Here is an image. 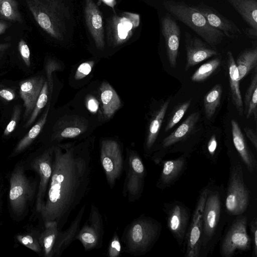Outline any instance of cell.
Segmentation results:
<instances>
[{"mask_svg": "<svg viewBox=\"0 0 257 257\" xmlns=\"http://www.w3.org/2000/svg\"><path fill=\"white\" fill-rule=\"evenodd\" d=\"M93 61H89L81 64L77 68L75 74L76 80H80L88 75L94 66Z\"/></svg>", "mask_w": 257, "mask_h": 257, "instance_id": "obj_42", "label": "cell"}, {"mask_svg": "<svg viewBox=\"0 0 257 257\" xmlns=\"http://www.w3.org/2000/svg\"><path fill=\"white\" fill-rule=\"evenodd\" d=\"M18 49L25 64L27 67H30L31 65L30 51L29 46L24 40L22 39L20 41L18 44Z\"/></svg>", "mask_w": 257, "mask_h": 257, "instance_id": "obj_44", "label": "cell"}, {"mask_svg": "<svg viewBox=\"0 0 257 257\" xmlns=\"http://www.w3.org/2000/svg\"><path fill=\"white\" fill-rule=\"evenodd\" d=\"M163 5L171 15L189 27L212 48L223 40L224 34L211 26L200 13L187 4L165 0Z\"/></svg>", "mask_w": 257, "mask_h": 257, "instance_id": "obj_4", "label": "cell"}, {"mask_svg": "<svg viewBox=\"0 0 257 257\" xmlns=\"http://www.w3.org/2000/svg\"><path fill=\"white\" fill-rule=\"evenodd\" d=\"M250 238L252 246V257H257V219L253 218L249 223Z\"/></svg>", "mask_w": 257, "mask_h": 257, "instance_id": "obj_43", "label": "cell"}, {"mask_svg": "<svg viewBox=\"0 0 257 257\" xmlns=\"http://www.w3.org/2000/svg\"><path fill=\"white\" fill-rule=\"evenodd\" d=\"M226 55L230 96L238 113L242 116L244 108L239 88L240 80L238 70L232 52L228 51Z\"/></svg>", "mask_w": 257, "mask_h": 257, "instance_id": "obj_25", "label": "cell"}, {"mask_svg": "<svg viewBox=\"0 0 257 257\" xmlns=\"http://www.w3.org/2000/svg\"><path fill=\"white\" fill-rule=\"evenodd\" d=\"M6 46H7V45H4V44L0 45V51L2 49H4Z\"/></svg>", "mask_w": 257, "mask_h": 257, "instance_id": "obj_50", "label": "cell"}, {"mask_svg": "<svg viewBox=\"0 0 257 257\" xmlns=\"http://www.w3.org/2000/svg\"><path fill=\"white\" fill-rule=\"evenodd\" d=\"M222 93L221 84H216L204 97L203 103L205 115L210 119L220 104Z\"/></svg>", "mask_w": 257, "mask_h": 257, "instance_id": "obj_33", "label": "cell"}, {"mask_svg": "<svg viewBox=\"0 0 257 257\" xmlns=\"http://www.w3.org/2000/svg\"><path fill=\"white\" fill-rule=\"evenodd\" d=\"M125 176L122 194L129 202H135L143 192L146 169L141 157L136 152L129 150L124 160Z\"/></svg>", "mask_w": 257, "mask_h": 257, "instance_id": "obj_9", "label": "cell"}, {"mask_svg": "<svg viewBox=\"0 0 257 257\" xmlns=\"http://www.w3.org/2000/svg\"><path fill=\"white\" fill-rule=\"evenodd\" d=\"M100 161L108 185L112 189L124 167L123 153L117 142L110 139L101 142Z\"/></svg>", "mask_w": 257, "mask_h": 257, "instance_id": "obj_10", "label": "cell"}, {"mask_svg": "<svg viewBox=\"0 0 257 257\" xmlns=\"http://www.w3.org/2000/svg\"><path fill=\"white\" fill-rule=\"evenodd\" d=\"M16 237L21 244L36 252L39 253L42 250L39 237L37 238L30 234L18 235Z\"/></svg>", "mask_w": 257, "mask_h": 257, "instance_id": "obj_38", "label": "cell"}, {"mask_svg": "<svg viewBox=\"0 0 257 257\" xmlns=\"http://www.w3.org/2000/svg\"><path fill=\"white\" fill-rule=\"evenodd\" d=\"M224 194L223 185H217L215 182L208 191L203 213L200 257L211 253L220 239L227 216L224 207Z\"/></svg>", "mask_w": 257, "mask_h": 257, "instance_id": "obj_2", "label": "cell"}, {"mask_svg": "<svg viewBox=\"0 0 257 257\" xmlns=\"http://www.w3.org/2000/svg\"><path fill=\"white\" fill-rule=\"evenodd\" d=\"M139 14L123 12L110 16L107 20V36L108 44L113 46L127 41L140 25Z\"/></svg>", "mask_w": 257, "mask_h": 257, "instance_id": "obj_12", "label": "cell"}, {"mask_svg": "<svg viewBox=\"0 0 257 257\" xmlns=\"http://www.w3.org/2000/svg\"><path fill=\"white\" fill-rule=\"evenodd\" d=\"M249 28L257 32L256 0H227Z\"/></svg>", "mask_w": 257, "mask_h": 257, "instance_id": "obj_27", "label": "cell"}, {"mask_svg": "<svg viewBox=\"0 0 257 257\" xmlns=\"http://www.w3.org/2000/svg\"><path fill=\"white\" fill-rule=\"evenodd\" d=\"M86 206L85 204L81 207L67 229L63 231L61 229L58 230L53 250V257L60 256L70 244L75 240L76 235L79 230L81 220L86 210Z\"/></svg>", "mask_w": 257, "mask_h": 257, "instance_id": "obj_23", "label": "cell"}, {"mask_svg": "<svg viewBox=\"0 0 257 257\" xmlns=\"http://www.w3.org/2000/svg\"><path fill=\"white\" fill-rule=\"evenodd\" d=\"M0 15L10 21L22 22L18 4L15 0H1Z\"/></svg>", "mask_w": 257, "mask_h": 257, "instance_id": "obj_36", "label": "cell"}, {"mask_svg": "<svg viewBox=\"0 0 257 257\" xmlns=\"http://www.w3.org/2000/svg\"><path fill=\"white\" fill-rule=\"evenodd\" d=\"M191 7L200 13L211 26L221 31L225 36L235 39L241 35L239 28L233 22L222 15L213 7L203 3Z\"/></svg>", "mask_w": 257, "mask_h": 257, "instance_id": "obj_17", "label": "cell"}, {"mask_svg": "<svg viewBox=\"0 0 257 257\" xmlns=\"http://www.w3.org/2000/svg\"><path fill=\"white\" fill-rule=\"evenodd\" d=\"M87 127V122L79 117H70L66 120L59 121L53 130L51 140L59 141L64 139L76 138L83 133Z\"/></svg>", "mask_w": 257, "mask_h": 257, "instance_id": "obj_24", "label": "cell"}, {"mask_svg": "<svg viewBox=\"0 0 257 257\" xmlns=\"http://www.w3.org/2000/svg\"><path fill=\"white\" fill-rule=\"evenodd\" d=\"M21 113V107L18 105L16 106L14 109L11 119L4 130V135L5 136L10 135L14 131L19 119Z\"/></svg>", "mask_w": 257, "mask_h": 257, "instance_id": "obj_41", "label": "cell"}, {"mask_svg": "<svg viewBox=\"0 0 257 257\" xmlns=\"http://www.w3.org/2000/svg\"><path fill=\"white\" fill-rule=\"evenodd\" d=\"M48 84L47 81L45 80L35 107L24 126L25 128L29 127L34 123L42 109L46 105L48 99Z\"/></svg>", "mask_w": 257, "mask_h": 257, "instance_id": "obj_35", "label": "cell"}, {"mask_svg": "<svg viewBox=\"0 0 257 257\" xmlns=\"http://www.w3.org/2000/svg\"><path fill=\"white\" fill-rule=\"evenodd\" d=\"M104 234L103 221L98 208L91 204L89 216L76 235L85 251L98 249L102 246Z\"/></svg>", "mask_w": 257, "mask_h": 257, "instance_id": "obj_13", "label": "cell"}, {"mask_svg": "<svg viewBox=\"0 0 257 257\" xmlns=\"http://www.w3.org/2000/svg\"><path fill=\"white\" fill-rule=\"evenodd\" d=\"M121 244L119 235L115 231L111 238L107 249V255L109 257H118L121 253Z\"/></svg>", "mask_w": 257, "mask_h": 257, "instance_id": "obj_39", "label": "cell"}, {"mask_svg": "<svg viewBox=\"0 0 257 257\" xmlns=\"http://www.w3.org/2000/svg\"><path fill=\"white\" fill-rule=\"evenodd\" d=\"M215 182V180L210 179L199 192L193 213L191 217L185 242L182 249L185 257H200L205 203L209 188Z\"/></svg>", "mask_w": 257, "mask_h": 257, "instance_id": "obj_7", "label": "cell"}, {"mask_svg": "<svg viewBox=\"0 0 257 257\" xmlns=\"http://www.w3.org/2000/svg\"><path fill=\"white\" fill-rule=\"evenodd\" d=\"M94 166L88 149L71 144L53 146L52 175L39 212L44 223L55 221L63 228L88 192Z\"/></svg>", "mask_w": 257, "mask_h": 257, "instance_id": "obj_1", "label": "cell"}, {"mask_svg": "<svg viewBox=\"0 0 257 257\" xmlns=\"http://www.w3.org/2000/svg\"><path fill=\"white\" fill-rule=\"evenodd\" d=\"M170 102V98L164 101L152 117L148 129L145 145L146 157H150L153 153L161 125Z\"/></svg>", "mask_w": 257, "mask_h": 257, "instance_id": "obj_26", "label": "cell"}, {"mask_svg": "<svg viewBox=\"0 0 257 257\" xmlns=\"http://www.w3.org/2000/svg\"><path fill=\"white\" fill-rule=\"evenodd\" d=\"M86 25L98 49L104 46V35L101 13L93 0H84Z\"/></svg>", "mask_w": 257, "mask_h": 257, "instance_id": "obj_20", "label": "cell"}, {"mask_svg": "<svg viewBox=\"0 0 257 257\" xmlns=\"http://www.w3.org/2000/svg\"><path fill=\"white\" fill-rule=\"evenodd\" d=\"M88 109L92 112H96L98 108V103L95 98L90 97L87 102Z\"/></svg>", "mask_w": 257, "mask_h": 257, "instance_id": "obj_47", "label": "cell"}, {"mask_svg": "<svg viewBox=\"0 0 257 257\" xmlns=\"http://www.w3.org/2000/svg\"><path fill=\"white\" fill-rule=\"evenodd\" d=\"M15 93L11 89L4 88L0 89V97L8 101L13 100L15 98Z\"/></svg>", "mask_w": 257, "mask_h": 257, "instance_id": "obj_46", "label": "cell"}, {"mask_svg": "<svg viewBox=\"0 0 257 257\" xmlns=\"http://www.w3.org/2000/svg\"><path fill=\"white\" fill-rule=\"evenodd\" d=\"M221 60L216 57L201 65L192 74L191 79L194 82H201L207 79L219 67Z\"/></svg>", "mask_w": 257, "mask_h": 257, "instance_id": "obj_34", "label": "cell"}, {"mask_svg": "<svg viewBox=\"0 0 257 257\" xmlns=\"http://www.w3.org/2000/svg\"><path fill=\"white\" fill-rule=\"evenodd\" d=\"M247 218L243 214L235 217L223 234L219 246L222 257H231L239 251H247L251 240L247 231Z\"/></svg>", "mask_w": 257, "mask_h": 257, "instance_id": "obj_8", "label": "cell"}, {"mask_svg": "<svg viewBox=\"0 0 257 257\" xmlns=\"http://www.w3.org/2000/svg\"><path fill=\"white\" fill-rule=\"evenodd\" d=\"M9 199L13 211L22 214L31 199L33 188L21 166L15 168L10 177Z\"/></svg>", "mask_w": 257, "mask_h": 257, "instance_id": "obj_14", "label": "cell"}, {"mask_svg": "<svg viewBox=\"0 0 257 257\" xmlns=\"http://www.w3.org/2000/svg\"><path fill=\"white\" fill-rule=\"evenodd\" d=\"M189 157V154L184 153L174 159L163 160L160 164L162 169L156 187L164 190L174 185L186 170Z\"/></svg>", "mask_w": 257, "mask_h": 257, "instance_id": "obj_16", "label": "cell"}, {"mask_svg": "<svg viewBox=\"0 0 257 257\" xmlns=\"http://www.w3.org/2000/svg\"><path fill=\"white\" fill-rule=\"evenodd\" d=\"M105 5L114 9L116 5V0H101Z\"/></svg>", "mask_w": 257, "mask_h": 257, "instance_id": "obj_48", "label": "cell"}, {"mask_svg": "<svg viewBox=\"0 0 257 257\" xmlns=\"http://www.w3.org/2000/svg\"><path fill=\"white\" fill-rule=\"evenodd\" d=\"M50 103L38 121L31 127L29 132L21 139L16 146L14 153L17 155L28 148L37 138L43 128L47 118Z\"/></svg>", "mask_w": 257, "mask_h": 257, "instance_id": "obj_32", "label": "cell"}, {"mask_svg": "<svg viewBox=\"0 0 257 257\" xmlns=\"http://www.w3.org/2000/svg\"><path fill=\"white\" fill-rule=\"evenodd\" d=\"M191 104V100H188L177 105L168 120L165 128V132H168L177 124L182 118Z\"/></svg>", "mask_w": 257, "mask_h": 257, "instance_id": "obj_37", "label": "cell"}, {"mask_svg": "<svg viewBox=\"0 0 257 257\" xmlns=\"http://www.w3.org/2000/svg\"><path fill=\"white\" fill-rule=\"evenodd\" d=\"M167 227L182 250L191 217L190 209L183 202L174 200L163 204Z\"/></svg>", "mask_w": 257, "mask_h": 257, "instance_id": "obj_11", "label": "cell"}, {"mask_svg": "<svg viewBox=\"0 0 257 257\" xmlns=\"http://www.w3.org/2000/svg\"><path fill=\"white\" fill-rule=\"evenodd\" d=\"M61 66L59 64L53 60H49L45 65V70L47 78L49 90L51 95L53 89V82L52 77V72L60 70Z\"/></svg>", "mask_w": 257, "mask_h": 257, "instance_id": "obj_40", "label": "cell"}, {"mask_svg": "<svg viewBox=\"0 0 257 257\" xmlns=\"http://www.w3.org/2000/svg\"><path fill=\"white\" fill-rule=\"evenodd\" d=\"M231 133L234 147L242 164L249 173L255 174L257 169L256 159L248 147L237 122L231 120Z\"/></svg>", "mask_w": 257, "mask_h": 257, "instance_id": "obj_22", "label": "cell"}, {"mask_svg": "<svg viewBox=\"0 0 257 257\" xmlns=\"http://www.w3.org/2000/svg\"><path fill=\"white\" fill-rule=\"evenodd\" d=\"M99 90L104 114L106 117L110 118L120 107V100L115 90L107 82L102 83Z\"/></svg>", "mask_w": 257, "mask_h": 257, "instance_id": "obj_28", "label": "cell"}, {"mask_svg": "<svg viewBox=\"0 0 257 257\" xmlns=\"http://www.w3.org/2000/svg\"><path fill=\"white\" fill-rule=\"evenodd\" d=\"M29 9L39 26L52 37L62 40L68 17L62 0H26Z\"/></svg>", "mask_w": 257, "mask_h": 257, "instance_id": "obj_5", "label": "cell"}, {"mask_svg": "<svg viewBox=\"0 0 257 257\" xmlns=\"http://www.w3.org/2000/svg\"><path fill=\"white\" fill-rule=\"evenodd\" d=\"M235 62L238 72L239 79L240 80L256 67V48L248 49L242 52Z\"/></svg>", "mask_w": 257, "mask_h": 257, "instance_id": "obj_30", "label": "cell"}, {"mask_svg": "<svg viewBox=\"0 0 257 257\" xmlns=\"http://www.w3.org/2000/svg\"><path fill=\"white\" fill-rule=\"evenodd\" d=\"M45 81L43 77L36 76L24 80L20 83V95L25 108L24 120L31 115Z\"/></svg>", "mask_w": 257, "mask_h": 257, "instance_id": "obj_21", "label": "cell"}, {"mask_svg": "<svg viewBox=\"0 0 257 257\" xmlns=\"http://www.w3.org/2000/svg\"><path fill=\"white\" fill-rule=\"evenodd\" d=\"M44 224V229L39 236V241L44 255L45 257H53L56 235L59 229L55 221H48Z\"/></svg>", "mask_w": 257, "mask_h": 257, "instance_id": "obj_29", "label": "cell"}, {"mask_svg": "<svg viewBox=\"0 0 257 257\" xmlns=\"http://www.w3.org/2000/svg\"><path fill=\"white\" fill-rule=\"evenodd\" d=\"M53 146L45 150L34 158L31 163L32 168L38 174L40 182L37 195L36 207L39 213L44 203L47 190L52 173Z\"/></svg>", "mask_w": 257, "mask_h": 257, "instance_id": "obj_15", "label": "cell"}, {"mask_svg": "<svg viewBox=\"0 0 257 257\" xmlns=\"http://www.w3.org/2000/svg\"><path fill=\"white\" fill-rule=\"evenodd\" d=\"M229 174L225 189L224 207L226 215L236 217L243 214L250 201V194L243 176L242 162L237 157H229Z\"/></svg>", "mask_w": 257, "mask_h": 257, "instance_id": "obj_6", "label": "cell"}, {"mask_svg": "<svg viewBox=\"0 0 257 257\" xmlns=\"http://www.w3.org/2000/svg\"><path fill=\"white\" fill-rule=\"evenodd\" d=\"M184 42L187 58L185 68L186 71L200 62L218 54L216 50L187 31L184 32Z\"/></svg>", "mask_w": 257, "mask_h": 257, "instance_id": "obj_18", "label": "cell"}, {"mask_svg": "<svg viewBox=\"0 0 257 257\" xmlns=\"http://www.w3.org/2000/svg\"><path fill=\"white\" fill-rule=\"evenodd\" d=\"M6 28V27L4 23H0V34L5 31Z\"/></svg>", "mask_w": 257, "mask_h": 257, "instance_id": "obj_49", "label": "cell"}, {"mask_svg": "<svg viewBox=\"0 0 257 257\" xmlns=\"http://www.w3.org/2000/svg\"><path fill=\"white\" fill-rule=\"evenodd\" d=\"M158 220L142 214L124 228L121 237L123 251L133 256L144 255L154 246L161 234Z\"/></svg>", "mask_w": 257, "mask_h": 257, "instance_id": "obj_3", "label": "cell"}, {"mask_svg": "<svg viewBox=\"0 0 257 257\" xmlns=\"http://www.w3.org/2000/svg\"><path fill=\"white\" fill-rule=\"evenodd\" d=\"M245 135L249 140L255 149L257 150V136L256 132L251 128L245 127L243 128Z\"/></svg>", "mask_w": 257, "mask_h": 257, "instance_id": "obj_45", "label": "cell"}, {"mask_svg": "<svg viewBox=\"0 0 257 257\" xmlns=\"http://www.w3.org/2000/svg\"><path fill=\"white\" fill-rule=\"evenodd\" d=\"M244 103L245 109L243 110L246 118L253 116L255 121L257 119V72L256 67L254 68V73L252 76L250 83L246 90Z\"/></svg>", "mask_w": 257, "mask_h": 257, "instance_id": "obj_31", "label": "cell"}, {"mask_svg": "<svg viewBox=\"0 0 257 257\" xmlns=\"http://www.w3.org/2000/svg\"><path fill=\"white\" fill-rule=\"evenodd\" d=\"M0 2H1V0H0Z\"/></svg>", "mask_w": 257, "mask_h": 257, "instance_id": "obj_51", "label": "cell"}, {"mask_svg": "<svg viewBox=\"0 0 257 257\" xmlns=\"http://www.w3.org/2000/svg\"><path fill=\"white\" fill-rule=\"evenodd\" d=\"M161 31L165 41L169 62L171 67L174 68L177 65L180 44V27L170 14H166L161 19Z\"/></svg>", "mask_w": 257, "mask_h": 257, "instance_id": "obj_19", "label": "cell"}]
</instances>
